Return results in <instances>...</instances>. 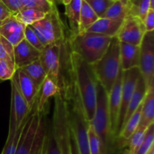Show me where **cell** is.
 <instances>
[{"label": "cell", "mask_w": 154, "mask_h": 154, "mask_svg": "<svg viewBox=\"0 0 154 154\" xmlns=\"http://www.w3.org/2000/svg\"><path fill=\"white\" fill-rule=\"evenodd\" d=\"M68 75L69 78L63 81L60 90L67 105L69 128L75 135L80 154H90L88 141L90 122L86 117L79 92L69 69Z\"/></svg>", "instance_id": "6da1fadb"}, {"label": "cell", "mask_w": 154, "mask_h": 154, "mask_svg": "<svg viewBox=\"0 0 154 154\" xmlns=\"http://www.w3.org/2000/svg\"><path fill=\"white\" fill-rule=\"evenodd\" d=\"M67 65L79 92L86 117L90 122L96 111V84L98 82L92 65L84 61L79 55L71 51L69 47Z\"/></svg>", "instance_id": "7a4b0ae2"}, {"label": "cell", "mask_w": 154, "mask_h": 154, "mask_svg": "<svg viewBox=\"0 0 154 154\" xmlns=\"http://www.w3.org/2000/svg\"><path fill=\"white\" fill-rule=\"evenodd\" d=\"M111 40V37L84 32L71 34L68 44L71 51L79 55L87 63L93 65L102 58Z\"/></svg>", "instance_id": "3957f363"}, {"label": "cell", "mask_w": 154, "mask_h": 154, "mask_svg": "<svg viewBox=\"0 0 154 154\" xmlns=\"http://www.w3.org/2000/svg\"><path fill=\"white\" fill-rule=\"evenodd\" d=\"M108 95L102 85L96 84V111L90 124L99 136L102 144V154L112 153L117 139L112 133L108 111Z\"/></svg>", "instance_id": "277c9868"}, {"label": "cell", "mask_w": 154, "mask_h": 154, "mask_svg": "<svg viewBox=\"0 0 154 154\" xmlns=\"http://www.w3.org/2000/svg\"><path fill=\"white\" fill-rule=\"evenodd\" d=\"M98 82L109 93L121 69L120 42L117 37L112 38L111 44L102 58L92 65Z\"/></svg>", "instance_id": "5b68a950"}, {"label": "cell", "mask_w": 154, "mask_h": 154, "mask_svg": "<svg viewBox=\"0 0 154 154\" xmlns=\"http://www.w3.org/2000/svg\"><path fill=\"white\" fill-rule=\"evenodd\" d=\"M51 123L60 153L61 154H72L67 105L61 90L54 96V113Z\"/></svg>", "instance_id": "8992f818"}, {"label": "cell", "mask_w": 154, "mask_h": 154, "mask_svg": "<svg viewBox=\"0 0 154 154\" xmlns=\"http://www.w3.org/2000/svg\"><path fill=\"white\" fill-rule=\"evenodd\" d=\"M63 42L49 44L41 51L40 61L47 78L52 80L60 88L61 86L62 54Z\"/></svg>", "instance_id": "52a82bcc"}, {"label": "cell", "mask_w": 154, "mask_h": 154, "mask_svg": "<svg viewBox=\"0 0 154 154\" xmlns=\"http://www.w3.org/2000/svg\"><path fill=\"white\" fill-rule=\"evenodd\" d=\"M31 26L43 35L48 44L65 41L64 26L56 4L53 5L51 10L46 13L43 19Z\"/></svg>", "instance_id": "ba28073f"}, {"label": "cell", "mask_w": 154, "mask_h": 154, "mask_svg": "<svg viewBox=\"0 0 154 154\" xmlns=\"http://www.w3.org/2000/svg\"><path fill=\"white\" fill-rule=\"evenodd\" d=\"M138 68L147 89L154 87V31L146 32L143 37Z\"/></svg>", "instance_id": "9c48e42d"}, {"label": "cell", "mask_w": 154, "mask_h": 154, "mask_svg": "<svg viewBox=\"0 0 154 154\" xmlns=\"http://www.w3.org/2000/svg\"><path fill=\"white\" fill-rule=\"evenodd\" d=\"M141 76L139 68H133L129 70L123 71L122 77V91H121V104H120V113H119L118 120H117V138H118L120 131L122 129L123 120L127 111L129 101L132 98V94L135 91L137 81Z\"/></svg>", "instance_id": "30bf717a"}, {"label": "cell", "mask_w": 154, "mask_h": 154, "mask_svg": "<svg viewBox=\"0 0 154 154\" xmlns=\"http://www.w3.org/2000/svg\"><path fill=\"white\" fill-rule=\"evenodd\" d=\"M145 32L146 29L142 21L129 14L124 19L116 37L120 42L140 46Z\"/></svg>", "instance_id": "8fae6325"}, {"label": "cell", "mask_w": 154, "mask_h": 154, "mask_svg": "<svg viewBox=\"0 0 154 154\" xmlns=\"http://www.w3.org/2000/svg\"><path fill=\"white\" fill-rule=\"evenodd\" d=\"M42 113L36 111V107L24 124L18 141L15 154H30L34 145Z\"/></svg>", "instance_id": "7c38bea8"}, {"label": "cell", "mask_w": 154, "mask_h": 154, "mask_svg": "<svg viewBox=\"0 0 154 154\" xmlns=\"http://www.w3.org/2000/svg\"><path fill=\"white\" fill-rule=\"evenodd\" d=\"M122 77L123 70L120 69L117 79L114 82V86L111 92L108 93V111H109L110 123L112 133L117 138V127L119 113H120V104H121V91H122Z\"/></svg>", "instance_id": "4fadbf2b"}, {"label": "cell", "mask_w": 154, "mask_h": 154, "mask_svg": "<svg viewBox=\"0 0 154 154\" xmlns=\"http://www.w3.org/2000/svg\"><path fill=\"white\" fill-rule=\"evenodd\" d=\"M11 106L14 110L17 119V125L19 127L21 123L25 120L27 116L30 114L32 109H30L26 101L22 95L17 81V72H15L14 75L11 79Z\"/></svg>", "instance_id": "5bb4252c"}, {"label": "cell", "mask_w": 154, "mask_h": 154, "mask_svg": "<svg viewBox=\"0 0 154 154\" xmlns=\"http://www.w3.org/2000/svg\"><path fill=\"white\" fill-rule=\"evenodd\" d=\"M25 27L23 23L20 22L14 15L12 14L3 20L2 25L0 26V36L4 37L14 47L25 38Z\"/></svg>", "instance_id": "9a60e30c"}, {"label": "cell", "mask_w": 154, "mask_h": 154, "mask_svg": "<svg viewBox=\"0 0 154 154\" xmlns=\"http://www.w3.org/2000/svg\"><path fill=\"white\" fill-rule=\"evenodd\" d=\"M36 105H37V104L33 107L32 110L30 112V114L27 116L26 118L21 123V125L19 127H17V119L16 115H15L14 110L13 107L11 106L8 134L7 140H6V142L5 144L2 152L1 154H15V153H16L18 141H19L20 136L21 132H22V129L23 128L24 124L26 122V120H28L29 116L32 114V113L33 112Z\"/></svg>", "instance_id": "2e32d148"}, {"label": "cell", "mask_w": 154, "mask_h": 154, "mask_svg": "<svg viewBox=\"0 0 154 154\" xmlns=\"http://www.w3.org/2000/svg\"><path fill=\"white\" fill-rule=\"evenodd\" d=\"M41 51L32 46L25 38L14 47V58L17 69L26 66L40 59Z\"/></svg>", "instance_id": "e0dca14e"}, {"label": "cell", "mask_w": 154, "mask_h": 154, "mask_svg": "<svg viewBox=\"0 0 154 154\" xmlns=\"http://www.w3.org/2000/svg\"><path fill=\"white\" fill-rule=\"evenodd\" d=\"M17 81L20 90L24 99L26 101L28 106L32 110L37 103L40 89L36 86L34 81L20 69H17Z\"/></svg>", "instance_id": "ac0fdd59"}, {"label": "cell", "mask_w": 154, "mask_h": 154, "mask_svg": "<svg viewBox=\"0 0 154 154\" xmlns=\"http://www.w3.org/2000/svg\"><path fill=\"white\" fill-rule=\"evenodd\" d=\"M124 20L99 18L87 29V32L96 33L108 37H116Z\"/></svg>", "instance_id": "d6986e66"}, {"label": "cell", "mask_w": 154, "mask_h": 154, "mask_svg": "<svg viewBox=\"0 0 154 154\" xmlns=\"http://www.w3.org/2000/svg\"><path fill=\"white\" fill-rule=\"evenodd\" d=\"M120 65L123 71L139 66L140 46L120 42Z\"/></svg>", "instance_id": "ffe728a7"}, {"label": "cell", "mask_w": 154, "mask_h": 154, "mask_svg": "<svg viewBox=\"0 0 154 154\" xmlns=\"http://www.w3.org/2000/svg\"><path fill=\"white\" fill-rule=\"evenodd\" d=\"M154 122V87H149L142 103L141 120L138 129L146 130Z\"/></svg>", "instance_id": "44dd1931"}, {"label": "cell", "mask_w": 154, "mask_h": 154, "mask_svg": "<svg viewBox=\"0 0 154 154\" xmlns=\"http://www.w3.org/2000/svg\"><path fill=\"white\" fill-rule=\"evenodd\" d=\"M147 87L146 86L145 82H144V79H143L142 76L139 77L138 81H137L136 87H135V91H134L133 94H132V98H131L130 101H129V105H128L127 111H126V115H125L124 120H123V126H122V129L126 124V122L129 120L131 116L133 114V113L136 111L137 108H138L140 105L144 101V97H145L146 94L147 92ZM122 130V129H121ZM121 132V131H120Z\"/></svg>", "instance_id": "7402d4cb"}, {"label": "cell", "mask_w": 154, "mask_h": 154, "mask_svg": "<svg viewBox=\"0 0 154 154\" xmlns=\"http://www.w3.org/2000/svg\"><path fill=\"white\" fill-rule=\"evenodd\" d=\"M60 91V88L50 78H46L41 87L36 105V111L42 113L45 111V106L51 97Z\"/></svg>", "instance_id": "603a6c76"}, {"label": "cell", "mask_w": 154, "mask_h": 154, "mask_svg": "<svg viewBox=\"0 0 154 154\" xmlns=\"http://www.w3.org/2000/svg\"><path fill=\"white\" fill-rule=\"evenodd\" d=\"M82 0H72L69 4L66 5V15L70 26L72 35L79 33L80 12H81Z\"/></svg>", "instance_id": "cb8c5ba5"}, {"label": "cell", "mask_w": 154, "mask_h": 154, "mask_svg": "<svg viewBox=\"0 0 154 154\" xmlns=\"http://www.w3.org/2000/svg\"><path fill=\"white\" fill-rule=\"evenodd\" d=\"M19 69H20L23 72H24L27 76L29 77L34 81L36 86L39 89H41L44 81L47 78V75L44 70L43 67H42L40 60H36L31 64L20 68Z\"/></svg>", "instance_id": "d4e9b609"}, {"label": "cell", "mask_w": 154, "mask_h": 154, "mask_svg": "<svg viewBox=\"0 0 154 154\" xmlns=\"http://www.w3.org/2000/svg\"><path fill=\"white\" fill-rule=\"evenodd\" d=\"M98 19L99 17L96 15L94 11L84 0H82L80 12L79 33L87 31V29L93 25Z\"/></svg>", "instance_id": "484cf974"}, {"label": "cell", "mask_w": 154, "mask_h": 154, "mask_svg": "<svg viewBox=\"0 0 154 154\" xmlns=\"http://www.w3.org/2000/svg\"><path fill=\"white\" fill-rule=\"evenodd\" d=\"M142 103L138 106L136 111L133 113V114L131 116L129 120L124 125V126L122 129L121 132H120V135H119L118 138L128 141L129 139V138L132 136V134L137 130V129L138 128V126H139L140 120H141Z\"/></svg>", "instance_id": "4316f807"}, {"label": "cell", "mask_w": 154, "mask_h": 154, "mask_svg": "<svg viewBox=\"0 0 154 154\" xmlns=\"http://www.w3.org/2000/svg\"><path fill=\"white\" fill-rule=\"evenodd\" d=\"M46 13L34 8H23L15 14V17L25 26H29L45 17Z\"/></svg>", "instance_id": "83f0119b"}, {"label": "cell", "mask_w": 154, "mask_h": 154, "mask_svg": "<svg viewBox=\"0 0 154 154\" xmlns=\"http://www.w3.org/2000/svg\"><path fill=\"white\" fill-rule=\"evenodd\" d=\"M130 14L129 6H126L122 4L119 0H115L112 5L107 10L105 14L102 16L104 18L116 20H124L126 17Z\"/></svg>", "instance_id": "f1b7e54d"}, {"label": "cell", "mask_w": 154, "mask_h": 154, "mask_svg": "<svg viewBox=\"0 0 154 154\" xmlns=\"http://www.w3.org/2000/svg\"><path fill=\"white\" fill-rule=\"evenodd\" d=\"M150 8V0H130V15L139 18L142 22Z\"/></svg>", "instance_id": "f546056e"}, {"label": "cell", "mask_w": 154, "mask_h": 154, "mask_svg": "<svg viewBox=\"0 0 154 154\" xmlns=\"http://www.w3.org/2000/svg\"><path fill=\"white\" fill-rule=\"evenodd\" d=\"M154 142V123L147 129L142 143L135 154H147L153 147Z\"/></svg>", "instance_id": "4dcf8cb0"}, {"label": "cell", "mask_w": 154, "mask_h": 154, "mask_svg": "<svg viewBox=\"0 0 154 154\" xmlns=\"http://www.w3.org/2000/svg\"><path fill=\"white\" fill-rule=\"evenodd\" d=\"M94 11L99 18L102 17L110 6L114 3V0H84Z\"/></svg>", "instance_id": "1f68e13d"}, {"label": "cell", "mask_w": 154, "mask_h": 154, "mask_svg": "<svg viewBox=\"0 0 154 154\" xmlns=\"http://www.w3.org/2000/svg\"><path fill=\"white\" fill-rule=\"evenodd\" d=\"M88 141L90 154H102L101 141L90 124L88 129Z\"/></svg>", "instance_id": "d6a6232c"}, {"label": "cell", "mask_w": 154, "mask_h": 154, "mask_svg": "<svg viewBox=\"0 0 154 154\" xmlns=\"http://www.w3.org/2000/svg\"><path fill=\"white\" fill-rule=\"evenodd\" d=\"M17 68L14 62L0 60V80H11L14 75Z\"/></svg>", "instance_id": "836d02e7"}, {"label": "cell", "mask_w": 154, "mask_h": 154, "mask_svg": "<svg viewBox=\"0 0 154 154\" xmlns=\"http://www.w3.org/2000/svg\"><path fill=\"white\" fill-rule=\"evenodd\" d=\"M0 60L14 63V47L2 36H0Z\"/></svg>", "instance_id": "e575fe53"}, {"label": "cell", "mask_w": 154, "mask_h": 154, "mask_svg": "<svg viewBox=\"0 0 154 154\" xmlns=\"http://www.w3.org/2000/svg\"><path fill=\"white\" fill-rule=\"evenodd\" d=\"M46 154H61L58 143L54 133L51 123L48 125V139H47Z\"/></svg>", "instance_id": "d590c367"}, {"label": "cell", "mask_w": 154, "mask_h": 154, "mask_svg": "<svg viewBox=\"0 0 154 154\" xmlns=\"http://www.w3.org/2000/svg\"><path fill=\"white\" fill-rule=\"evenodd\" d=\"M146 130H147V129H146ZM146 130L137 129V130L132 134V136H131L130 138H129V139L127 141L128 142H129V150H130V152L132 154L135 153V152L137 151L138 147H140L141 144L142 143L143 139H144V135H145Z\"/></svg>", "instance_id": "8d00e7d4"}, {"label": "cell", "mask_w": 154, "mask_h": 154, "mask_svg": "<svg viewBox=\"0 0 154 154\" xmlns=\"http://www.w3.org/2000/svg\"><path fill=\"white\" fill-rule=\"evenodd\" d=\"M24 36H25L26 40L32 46H33L35 48L38 50L39 51H42V50L45 48V47H44L43 45L41 44V42H39L38 38L37 36H36L35 32L33 31L31 26H26L25 30H24Z\"/></svg>", "instance_id": "74e56055"}, {"label": "cell", "mask_w": 154, "mask_h": 154, "mask_svg": "<svg viewBox=\"0 0 154 154\" xmlns=\"http://www.w3.org/2000/svg\"><path fill=\"white\" fill-rule=\"evenodd\" d=\"M1 1L5 5L6 7L11 11L13 14L18 13L24 8L20 0H1Z\"/></svg>", "instance_id": "f35d334b"}, {"label": "cell", "mask_w": 154, "mask_h": 154, "mask_svg": "<svg viewBox=\"0 0 154 154\" xmlns=\"http://www.w3.org/2000/svg\"><path fill=\"white\" fill-rule=\"evenodd\" d=\"M144 28L146 32H150L154 30V10L149 9L148 12L146 14L144 20H143Z\"/></svg>", "instance_id": "ab89813d"}, {"label": "cell", "mask_w": 154, "mask_h": 154, "mask_svg": "<svg viewBox=\"0 0 154 154\" xmlns=\"http://www.w3.org/2000/svg\"><path fill=\"white\" fill-rule=\"evenodd\" d=\"M13 14L5 6V5L0 0V20H5Z\"/></svg>", "instance_id": "60d3db41"}, {"label": "cell", "mask_w": 154, "mask_h": 154, "mask_svg": "<svg viewBox=\"0 0 154 154\" xmlns=\"http://www.w3.org/2000/svg\"><path fill=\"white\" fill-rule=\"evenodd\" d=\"M32 1L35 2L40 8H42V11L45 12V13H48L52 8V6L54 4H51L48 0H32Z\"/></svg>", "instance_id": "b9f144b4"}, {"label": "cell", "mask_w": 154, "mask_h": 154, "mask_svg": "<svg viewBox=\"0 0 154 154\" xmlns=\"http://www.w3.org/2000/svg\"><path fill=\"white\" fill-rule=\"evenodd\" d=\"M70 129V128H69ZM69 136H70V145H71V153L72 154H80L78 150V145H77L76 140H75V135L71 129H69Z\"/></svg>", "instance_id": "7bdbcfd3"}, {"label": "cell", "mask_w": 154, "mask_h": 154, "mask_svg": "<svg viewBox=\"0 0 154 154\" xmlns=\"http://www.w3.org/2000/svg\"><path fill=\"white\" fill-rule=\"evenodd\" d=\"M122 4H123L126 6H129V3H130V0H119Z\"/></svg>", "instance_id": "ee69618b"}, {"label": "cell", "mask_w": 154, "mask_h": 154, "mask_svg": "<svg viewBox=\"0 0 154 154\" xmlns=\"http://www.w3.org/2000/svg\"><path fill=\"white\" fill-rule=\"evenodd\" d=\"M71 1H72V0H63V4L64 5H66L69 4V3Z\"/></svg>", "instance_id": "f6af8a7d"}, {"label": "cell", "mask_w": 154, "mask_h": 154, "mask_svg": "<svg viewBox=\"0 0 154 154\" xmlns=\"http://www.w3.org/2000/svg\"><path fill=\"white\" fill-rule=\"evenodd\" d=\"M123 154H132V153H131L130 150H129V149H128V150H125V151L123 152Z\"/></svg>", "instance_id": "bcb514c9"}, {"label": "cell", "mask_w": 154, "mask_h": 154, "mask_svg": "<svg viewBox=\"0 0 154 154\" xmlns=\"http://www.w3.org/2000/svg\"><path fill=\"white\" fill-rule=\"evenodd\" d=\"M147 154H154V147H153V148L149 151V153Z\"/></svg>", "instance_id": "7dc6e473"}, {"label": "cell", "mask_w": 154, "mask_h": 154, "mask_svg": "<svg viewBox=\"0 0 154 154\" xmlns=\"http://www.w3.org/2000/svg\"><path fill=\"white\" fill-rule=\"evenodd\" d=\"M48 2H49L50 3H51V4H55V0H48Z\"/></svg>", "instance_id": "c3c4849f"}, {"label": "cell", "mask_w": 154, "mask_h": 154, "mask_svg": "<svg viewBox=\"0 0 154 154\" xmlns=\"http://www.w3.org/2000/svg\"><path fill=\"white\" fill-rule=\"evenodd\" d=\"M2 23H3V20H0V26L2 25Z\"/></svg>", "instance_id": "681fc988"}, {"label": "cell", "mask_w": 154, "mask_h": 154, "mask_svg": "<svg viewBox=\"0 0 154 154\" xmlns=\"http://www.w3.org/2000/svg\"><path fill=\"white\" fill-rule=\"evenodd\" d=\"M0 81H1V80H0Z\"/></svg>", "instance_id": "f907efd6"}, {"label": "cell", "mask_w": 154, "mask_h": 154, "mask_svg": "<svg viewBox=\"0 0 154 154\" xmlns=\"http://www.w3.org/2000/svg\"><path fill=\"white\" fill-rule=\"evenodd\" d=\"M114 1H115V0H114Z\"/></svg>", "instance_id": "816d5d0a"}]
</instances>
